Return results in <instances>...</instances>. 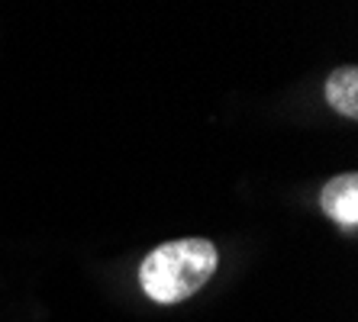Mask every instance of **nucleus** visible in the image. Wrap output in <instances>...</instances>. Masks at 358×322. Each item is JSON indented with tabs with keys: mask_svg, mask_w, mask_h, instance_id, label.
Returning <instances> with one entry per match:
<instances>
[{
	"mask_svg": "<svg viewBox=\"0 0 358 322\" xmlns=\"http://www.w3.org/2000/svg\"><path fill=\"white\" fill-rule=\"evenodd\" d=\"M220 255L210 239H178L152 248L139 268V284L145 297L162 306L194 297L217 274Z\"/></svg>",
	"mask_w": 358,
	"mask_h": 322,
	"instance_id": "f257e3e1",
	"label": "nucleus"
},
{
	"mask_svg": "<svg viewBox=\"0 0 358 322\" xmlns=\"http://www.w3.org/2000/svg\"><path fill=\"white\" fill-rule=\"evenodd\" d=\"M326 100L336 113L355 119L358 116V71L355 65L336 68L333 75L326 78Z\"/></svg>",
	"mask_w": 358,
	"mask_h": 322,
	"instance_id": "7ed1b4c3",
	"label": "nucleus"
},
{
	"mask_svg": "<svg viewBox=\"0 0 358 322\" xmlns=\"http://www.w3.org/2000/svg\"><path fill=\"white\" fill-rule=\"evenodd\" d=\"M320 210L333 223L355 229L358 226V174H339L320 190Z\"/></svg>",
	"mask_w": 358,
	"mask_h": 322,
	"instance_id": "f03ea898",
	"label": "nucleus"
}]
</instances>
